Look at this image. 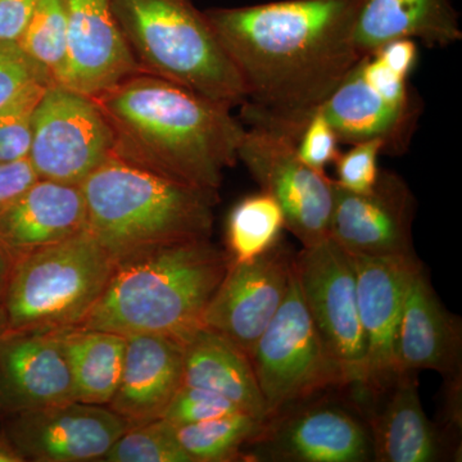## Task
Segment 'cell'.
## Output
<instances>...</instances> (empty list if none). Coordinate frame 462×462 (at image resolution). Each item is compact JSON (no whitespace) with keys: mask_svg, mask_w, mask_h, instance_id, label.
Instances as JSON below:
<instances>
[{"mask_svg":"<svg viewBox=\"0 0 462 462\" xmlns=\"http://www.w3.org/2000/svg\"><path fill=\"white\" fill-rule=\"evenodd\" d=\"M114 135V156L181 184L218 193L238 161L245 127L231 108L139 72L91 98Z\"/></svg>","mask_w":462,"mask_h":462,"instance_id":"cell-2","label":"cell"},{"mask_svg":"<svg viewBox=\"0 0 462 462\" xmlns=\"http://www.w3.org/2000/svg\"><path fill=\"white\" fill-rule=\"evenodd\" d=\"M103 461L191 462L176 440L172 425L162 419L129 428L116 440Z\"/></svg>","mask_w":462,"mask_h":462,"instance_id":"cell-29","label":"cell"},{"mask_svg":"<svg viewBox=\"0 0 462 462\" xmlns=\"http://www.w3.org/2000/svg\"><path fill=\"white\" fill-rule=\"evenodd\" d=\"M354 257L358 316L365 339L363 391L387 387L397 376L396 339L407 289L418 258Z\"/></svg>","mask_w":462,"mask_h":462,"instance_id":"cell-15","label":"cell"},{"mask_svg":"<svg viewBox=\"0 0 462 462\" xmlns=\"http://www.w3.org/2000/svg\"><path fill=\"white\" fill-rule=\"evenodd\" d=\"M112 154L114 135L96 102L51 84L33 115L29 161L38 178L80 187Z\"/></svg>","mask_w":462,"mask_h":462,"instance_id":"cell-11","label":"cell"},{"mask_svg":"<svg viewBox=\"0 0 462 462\" xmlns=\"http://www.w3.org/2000/svg\"><path fill=\"white\" fill-rule=\"evenodd\" d=\"M36 83L53 80L45 69L27 56L18 42L0 41V107Z\"/></svg>","mask_w":462,"mask_h":462,"instance_id":"cell-33","label":"cell"},{"mask_svg":"<svg viewBox=\"0 0 462 462\" xmlns=\"http://www.w3.org/2000/svg\"><path fill=\"white\" fill-rule=\"evenodd\" d=\"M51 84L30 85L0 107V162L29 158L33 115Z\"/></svg>","mask_w":462,"mask_h":462,"instance_id":"cell-30","label":"cell"},{"mask_svg":"<svg viewBox=\"0 0 462 462\" xmlns=\"http://www.w3.org/2000/svg\"><path fill=\"white\" fill-rule=\"evenodd\" d=\"M236 412L242 411L220 394L182 384L167 406L162 420L173 427H181Z\"/></svg>","mask_w":462,"mask_h":462,"instance_id":"cell-31","label":"cell"},{"mask_svg":"<svg viewBox=\"0 0 462 462\" xmlns=\"http://www.w3.org/2000/svg\"><path fill=\"white\" fill-rule=\"evenodd\" d=\"M293 273L307 310L348 387H361L366 355L354 257L328 238L294 254Z\"/></svg>","mask_w":462,"mask_h":462,"instance_id":"cell-9","label":"cell"},{"mask_svg":"<svg viewBox=\"0 0 462 462\" xmlns=\"http://www.w3.org/2000/svg\"><path fill=\"white\" fill-rule=\"evenodd\" d=\"M18 44L45 69L53 83L60 84L67 51L65 0H39Z\"/></svg>","mask_w":462,"mask_h":462,"instance_id":"cell-28","label":"cell"},{"mask_svg":"<svg viewBox=\"0 0 462 462\" xmlns=\"http://www.w3.org/2000/svg\"><path fill=\"white\" fill-rule=\"evenodd\" d=\"M21 461H103L129 424L108 406L69 401L0 421Z\"/></svg>","mask_w":462,"mask_h":462,"instance_id":"cell-12","label":"cell"},{"mask_svg":"<svg viewBox=\"0 0 462 462\" xmlns=\"http://www.w3.org/2000/svg\"><path fill=\"white\" fill-rule=\"evenodd\" d=\"M226 252L208 239L172 243L114 263L107 287L83 329L166 337L184 346L229 269Z\"/></svg>","mask_w":462,"mask_h":462,"instance_id":"cell-3","label":"cell"},{"mask_svg":"<svg viewBox=\"0 0 462 462\" xmlns=\"http://www.w3.org/2000/svg\"><path fill=\"white\" fill-rule=\"evenodd\" d=\"M263 419L236 412L172 427L176 440L191 462L245 461V448L260 433Z\"/></svg>","mask_w":462,"mask_h":462,"instance_id":"cell-26","label":"cell"},{"mask_svg":"<svg viewBox=\"0 0 462 462\" xmlns=\"http://www.w3.org/2000/svg\"><path fill=\"white\" fill-rule=\"evenodd\" d=\"M322 392L263 419L245 448V461L367 462L374 460L369 425L357 402Z\"/></svg>","mask_w":462,"mask_h":462,"instance_id":"cell-8","label":"cell"},{"mask_svg":"<svg viewBox=\"0 0 462 462\" xmlns=\"http://www.w3.org/2000/svg\"><path fill=\"white\" fill-rule=\"evenodd\" d=\"M39 0H0V41L18 42Z\"/></svg>","mask_w":462,"mask_h":462,"instance_id":"cell-36","label":"cell"},{"mask_svg":"<svg viewBox=\"0 0 462 462\" xmlns=\"http://www.w3.org/2000/svg\"><path fill=\"white\" fill-rule=\"evenodd\" d=\"M285 229L281 206L261 190L239 200L227 216L226 254L230 263L260 257L281 242Z\"/></svg>","mask_w":462,"mask_h":462,"instance_id":"cell-27","label":"cell"},{"mask_svg":"<svg viewBox=\"0 0 462 462\" xmlns=\"http://www.w3.org/2000/svg\"><path fill=\"white\" fill-rule=\"evenodd\" d=\"M0 462H21L17 455L9 448L3 438H0Z\"/></svg>","mask_w":462,"mask_h":462,"instance_id":"cell-39","label":"cell"},{"mask_svg":"<svg viewBox=\"0 0 462 462\" xmlns=\"http://www.w3.org/2000/svg\"><path fill=\"white\" fill-rule=\"evenodd\" d=\"M182 384L214 392L242 412L266 418V406L248 355L215 331L202 328L184 345Z\"/></svg>","mask_w":462,"mask_h":462,"instance_id":"cell-24","label":"cell"},{"mask_svg":"<svg viewBox=\"0 0 462 462\" xmlns=\"http://www.w3.org/2000/svg\"><path fill=\"white\" fill-rule=\"evenodd\" d=\"M418 373H398L380 391L352 388L369 425L374 461L437 462L448 456L446 437L422 410Z\"/></svg>","mask_w":462,"mask_h":462,"instance_id":"cell-18","label":"cell"},{"mask_svg":"<svg viewBox=\"0 0 462 462\" xmlns=\"http://www.w3.org/2000/svg\"><path fill=\"white\" fill-rule=\"evenodd\" d=\"M184 376V346L166 337L136 334L126 337L120 383L112 411L129 427L160 420Z\"/></svg>","mask_w":462,"mask_h":462,"instance_id":"cell-22","label":"cell"},{"mask_svg":"<svg viewBox=\"0 0 462 462\" xmlns=\"http://www.w3.org/2000/svg\"><path fill=\"white\" fill-rule=\"evenodd\" d=\"M385 145L380 139L356 143L345 153H339L336 162L337 185L354 193L372 190L380 172L379 156Z\"/></svg>","mask_w":462,"mask_h":462,"instance_id":"cell-32","label":"cell"},{"mask_svg":"<svg viewBox=\"0 0 462 462\" xmlns=\"http://www.w3.org/2000/svg\"><path fill=\"white\" fill-rule=\"evenodd\" d=\"M87 229L114 260L211 238L218 193L156 175L114 156L83 182Z\"/></svg>","mask_w":462,"mask_h":462,"instance_id":"cell-4","label":"cell"},{"mask_svg":"<svg viewBox=\"0 0 462 462\" xmlns=\"http://www.w3.org/2000/svg\"><path fill=\"white\" fill-rule=\"evenodd\" d=\"M294 254L281 240L254 260L229 263L207 306L203 328L230 340L249 357L287 297Z\"/></svg>","mask_w":462,"mask_h":462,"instance_id":"cell-13","label":"cell"},{"mask_svg":"<svg viewBox=\"0 0 462 462\" xmlns=\"http://www.w3.org/2000/svg\"><path fill=\"white\" fill-rule=\"evenodd\" d=\"M79 402L108 406L123 373L126 337L111 331L60 330Z\"/></svg>","mask_w":462,"mask_h":462,"instance_id":"cell-25","label":"cell"},{"mask_svg":"<svg viewBox=\"0 0 462 462\" xmlns=\"http://www.w3.org/2000/svg\"><path fill=\"white\" fill-rule=\"evenodd\" d=\"M114 260L85 229L9 266L0 309L7 331L81 327L102 297Z\"/></svg>","mask_w":462,"mask_h":462,"instance_id":"cell-6","label":"cell"},{"mask_svg":"<svg viewBox=\"0 0 462 462\" xmlns=\"http://www.w3.org/2000/svg\"><path fill=\"white\" fill-rule=\"evenodd\" d=\"M416 199L397 172L380 169L366 193H354L334 181L329 238L351 256L418 258L412 243Z\"/></svg>","mask_w":462,"mask_h":462,"instance_id":"cell-14","label":"cell"},{"mask_svg":"<svg viewBox=\"0 0 462 462\" xmlns=\"http://www.w3.org/2000/svg\"><path fill=\"white\" fill-rule=\"evenodd\" d=\"M66 67L60 85L94 98L142 72L111 0H65Z\"/></svg>","mask_w":462,"mask_h":462,"instance_id":"cell-16","label":"cell"},{"mask_svg":"<svg viewBox=\"0 0 462 462\" xmlns=\"http://www.w3.org/2000/svg\"><path fill=\"white\" fill-rule=\"evenodd\" d=\"M60 331L0 336V421L76 401Z\"/></svg>","mask_w":462,"mask_h":462,"instance_id":"cell-17","label":"cell"},{"mask_svg":"<svg viewBox=\"0 0 462 462\" xmlns=\"http://www.w3.org/2000/svg\"><path fill=\"white\" fill-rule=\"evenodd\" d=\"M363 0H281L205 11L245 88V123L297 142L309 116L357 65Z\"/></svg>","mask_w":462,"mask_h":462,"instance_id":"cell-1","label":"cell"},{"mask_svg":"<svg viewBox=\"0 0 462 462\" xmlns=\"http://www.w3.org/2000/svg\"><path fill=\"white\" fill-rule=\"evenodd\" d=\"M397 373L433 370L445 379L461 376V319L440 302L422 266L413 273L396 339Z\"/></svg>","mask_w":462,"mask_h":462,"instance_id":"cell-20","label":"cell"},{"mask_svg":"<svg viewBox=\"0 0 462 462\" xmlns=\"http://www.w3.org/2000/svg\"><path fill=\"white\" fill-rule=\"evenodd\" d=\"M339 139L319 112H312L297 139V154L305 165L325 172L338 158Z\"/></svg>","mask_w":462,"mask_h":462,"instance_id":"cell-34","label":"cell"},{"mask_svg":"<svg viewBox=\"0 0 462 462\" xmlns=\"http://www.w3.org/2000/svg\"><path fill=\"white\" fill-rule=\"evenodd\" d=\"M373 53L392 71L402 78L409 79L413 69L418 65V42L412 39H397V41L389 42Z\"/></svg>","mask_w":462,"mask_h":462,"instance_id":"cell-37","label":"cell"},{"mask_svg":"<svg viewBox=\"0 0 462 462\" xmlns=\"http://www.w3.org/2000/svg\"><path fill=\"white\" fill-rule=\"evenodd\" d=\"M397 39L449 47L462 41L460 17L451 0H363L354 26L361 56Z\"/></svg>","mask_w":462,"mask_h":462,"instance_id":"cell-23","label":"cell"},{"mask_svg":"<svg viewBox=\"0 0 462 462\" xmlns=\"http://www.w3.org/2000/svg\"><path fill=\"white\" fill-rule=\"evenodd\" d=\"M9 272V263L7 257L3 254L0 249V300H2L3 291H5V282H7V276Z\"/></svg>","mask_w":462,"mask_h":462,"instance_id":"cell-38","label":"cell"},{"mask_svg":"<svg viewBox=\"0 0 462 462\" xmlns=\"http://www.w3.org/2000/svg\"><path fill=\"white\" fill-rule=\"evenodd\" d=\"M7 333V320H5V312L0 309V336Z\"/></svg>","mask_w":462,"mask_h":462,"instance_id":"cell-40","label":"cell"},{"mask_svg":"<svg viewBox=\"0 0 462 462\" xmlns=\"http://www.w3.org/2000/svg\"><path fill=\"white\" fill-rule=\"evenodd\" d=\"M238 161L247 167L261 190L281 206L285 229L303 247L329 238L334 180L298 157L297 142L282 134L249 127L238 147Z\"/></svg>","mask_w":462,"mask_h":462,"instance_id":"cell-10","label":"cell"},{"mask_svg":"<svg viewBox=\"0 0 462 462\" xmlns=\"http://www.w3.org/2000/svg\"><path fill=\"white\" fill-rule=\"evenodd\" d=\"M38 179L29 158L0 162V214Z\"/></svg>","mask_w":462,"mask_h":462,"instance_id":"cell-35","label":"cell"},{"mask_svg":"<svg viewBox=\"0 0 462 462\" xmlns=\"http://www.w3.org/2000/svg\"><path fill=\"white\" fill-rule=\"evenodd\" d=\"M267 415L333 389L348 388L305 305L296 278L249 355Z\"/></svg>","mask_w":462,"mask_h":462,"instance_id":"cell-7","label":"cell"},{"mask_svg":"<svg viewBox=\"0 0 462 462\" xmlns=\"http://www.w3.org/2000/svg\"><path fill=\"white\" fill-rule=\"evenodd\" d=\"M142 72L233 108L245 88L206 12L193 0H111Z\"/></svg>","mask_w":462,"mask_h":462,"instance_id":"cell-5","label":"cell"},{"mask_svg":"<svg viewBox=\"0 0 462 462\" xmlns=\"http://www.w3.org/2000/svg\"><path fill=\"white\" fill-rule=\"evenodd\" d=\"M420 109L416 94L394 98L374 87L357 62L315 111L330 125L340 143L352 145L380 139L384 153L396 156L409 147Z\"/></svg>","mask_w":462,"mask_h":462,"instance_id":"cell-19","label":"cell"},{"mask_svg":"<svg viewBox=\"0 0 462 462\" xmlns=\"http://www.w3.org/2000/svg\"><path fill=\"white\" fill-rule=\"evenodd\" d=\"M87 225L80 187L38 179L0 214V249L11 266L78 236Z\"/></svg>","mask_w":462,"mask_h":462,"instance_id":"cell-21","label":"cell"}]
</instances>
